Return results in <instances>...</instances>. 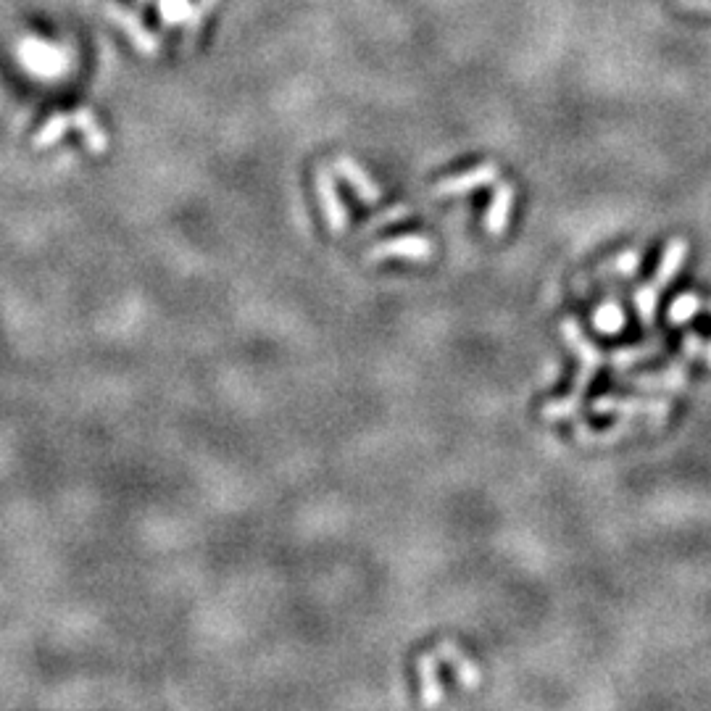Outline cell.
I'll return each mask as SVG.
<instances>
[{
    "label": "cell",
    "instance_id": "9",
    "mask_svg": "<svg viewBox=\"0 0 711 711\" xmlns=\"http://www.w3.org/2000/svg\"><path fill=\"white\" fill-rule=\"evenodd\" d=\"M438 656L443 661H448L453 667V672H456V680H459L461 688H480V669H477V664H474L469 656H464L459 651V648L453 646V643H440L438 646Z\"/></svg>",
    "mask_w": 711,
    "mask_h": 711
},
{
    "label": "cell",
    "instance_id": "4",
    "mask_svg": "<svg viewBox=\"0 0 711 711\" xmlns=\"http://www.w3.org/2000/svg\"><path fill=\"white\" fill-rule=\"evenodd\" d=\"M108 19L116 24V27L122 29L124 35L130 37V43L135 45L137 51L145 53V56H153V53H158V37L153 35L151 29L145 27L143 19L135 14V11H127V8L116 6V3H111L108 6Z\"/></svg>",
    "mask_w": 711,
    "mask_h": 711
},
{
    "label": "cell",
    "instance_id": "11",
    "mask_svg": "<svg viewBox=\"0 0 711 711\" xmlns=\"http://www.w3.org/2000/svg\"><path fill=\"white\" fill-rule=\"evenodd\" d=\"M74 119V130H79V135H82V140H85L87 151L95 153V156H101V153L108 151V135L98 127V122H95V116L90 108H77L72 114Z\"/></svg>",
    "mask_w": 711,
    "mask_h": 711
},
{
    "label": "cell",
    "instance_id": "3",
    "mask_svg": "<svg viewBox=\"0 0 711 711\" xmlns=\"http://www.w3.org/2000/svg\"><path fill=\"white\" fill-rule=\"evenodd\" d=\"M435 248L432 240L424 235H401L385 243L372 245V251H367V261H382V259H409V261H430Z\"/></svg>",
    "mask_w": 711,
    "mask_h": 711
},
{
    "label": "cell",
    "instance_id": "22",
    "mask_svg": "<svg viewBox=\"0 0 711 711\" xmlns=\"http://www.w3.org/2000/svg\"><path fill=\"white\" fill-rule=\"evenodd\" d=\"M137 3H151V0H137Z\"/></svg>",
    "mask_w": 711,
    "mask_h": 711
},
{
    "label": "cell",
    "instance_id": "8",
    "mask_svg": "<svg viewBox=\"0 0 711 711\" xmlns=\"http://www.w3.org/2000/svg\"><path fill=\"white\" fill-rule=\"evenodd\" d=\"M511 206H514V187L509 182H501L493 193V201H490L488 216H485V230L488 235L501 237L509 227V216H511Z\"/></svg>",
    "mask_w": 711,
    "mask_h": 711
},
{
    "label": "cell",
    "instance_id": "23",
    "mask_svg": "<svg viewBox=\"0 0 711 711\" xmlns=\"http://www.w3.org/2000/svg\"><path fill=\"white\" fill-rule=\"evenodd\" d=\"M709 367H711V348H709Z\"/></svg>",
    "mask_w": 711,
    "mask_h": 711
},
{
    "label": "cell",
    "instance_id": "5",
    "mask_svg": "<svg viewBox=\"0 0 711 711\" xmlns=\"http://www.w3.org/2000/svg\"><path fill=\"white\" fill-rule=\"evenodd\" d=\"M316 193H319V201H322V211L327 216V224H330L332 235H343L345 227H348V214H345V206L340 201L338 195V185L332 180L330 169H316Z\"/></svg>",
    "mask_w": 711,
    "mask_h": 711
},
{
    "label": "cell",
    "instance_id": "17",
    "mask_svg": "<svg viewBox=\"0 0 711 711\" xmlns=\"http://www.w3.org/2000/svg\"><path fill=\"white\" fill-rule=\"evenodd\" d=\"M698 309H701V301H698L696 295H680V298L672 303V309H669V319L675 324H683L688 322L690 316H696Z\"/></svg>",
    "mask_w": 711,
    "mask_h": 711
},
{
    "label": "cell",
    "instance_id": "18",
    "mask_svg": "<svg viewBox=\"0 0 711 711\" xmlns=\"http://www.w3.org/2000/svg\"><path fill=\"white\" fill-rule=\"evenodd\" d=\"M656 298H659V290L654 288V282H648V285H643V288L635 293V303H638L640 319H643L646 324H651V319H654Z\"/></svg>",
    "mask_w": 711,
    "mask_h": 711
},
{
    "label": "cell",
    "instance_id": "12",
    "mask_svg": "<svg viewBox=\"0 0 711 711\" xmlns=\"http://www.w3.org/2000/svg\"><path fill=\"white\" fill-rule=\"evenodd\" d=\"M685 253H688V243H685V240H672V243H669L667 253H664V259H661L659 274H656L654 280L656 290H661L664 285H669V282L675 280L677 272H680V266H683L685 261Z\"/></svg>",
    "mask_w": 711,
    "mask_h": 711
},
{
    "label": "cell",
    "instance_id": "10",
    "mask_svg": "<svg viewBox=\"0 0 711 711\" xmlns=\"http://www.w3.org/2000/svg\"><path fill=\"white\" fill-rule=\"evenodd\" d=\"M438 654H424L417 661L419 683H422V704L438 706L443 701V685L438 680Z\"/></svg>",
    "mask_w": 711,
    "mask_h": 711
},
{
    "label": "cell",
    "instance_id": "16",
    "mask_svg": "<svg viewBox=\"0 0 711 711\" xmlns=\"http://www.w3.org/2000/svg\"><path fill=\"white\" fill-rule=\"evenodd\" d=\"M216 3H219V0H198V3H193V11H190V16H187L185 22L187 40H193V37L198 35V29H201V24L206 22V16L214 11Z\"/></svg>",
    "mask_w": 711,
    "mask_h": 711
},
{
    "label": "cell",
    "instance_id": "7",
    "mask_svg": "<svg viewBox=\"0 0 711 711\" xmlns=\"http://www.w3.org/2000/svg\"><path fill=\"white\" fill-rule=\"evenodd\" d=\"M335 172L343 177L348 185L353 187V193L359 195L361 201L364 203H369V206H374V203L380 201L382 198V190H380V185L369 177L364 169H361L353 158H348V156H340V158H335Z\"/></svg>",
    "mask_w": 711,
    "mask_h": 711
},
{
    "label": "cell",
    "instance_id": "1",
    "mask_svg": "<svg viewBox=\"0 0 711 711\" xmlns=\"http://www.w3.org/2000/svg\"><path fill=\"white\" fill-rule=\"evenodd\" d=\"M16 56H19V64L29 74H35V77H61V74L69 72V64H72V51L69 48L45 43V40L35 35H27L19 40Z\"/></svg>",
    "mask_w": 711,
    "mask_h": 711
},
{
    "label": "cell",
    "instance_id": "13",
    "mask_svg": "<svg viewBox=\"0 0 711 711\" xmlns=\"http://www.w3.org/2000/svg\"><path fill=\"white\" fill-rule=\"evenodd\" d=\"M74 127V119L72 114H53L48 122L40 127V130L35 132V137H32V145H35L37 151H43V148H51V145H56L61 137L66 135V132Z\"/></svg>",
    "mask_w": 711,
    "mask_h": 711
},
{
    "label": "cell",
    "instance_id": "6",
    "mask_svg": "<svg viewBox=\"0 0 711 711\" xmlns=\"http://www.w3.org/2000/svg\"><path fill=\"white\" fill-rule=\"evenodd\" d=\"M498 180V166L493 161H485L477 169H469L464 174H456V177H446L435 185V195H464L472 193L477 187H485L490 182Z\"/></svg>",
    "mask_w": 711,
    "mask_h": 711
},
{
    "label": "cell",
    "instance_id": "2",
    "mask_svg": "<svg viewBox=\"0 0 711 711\" xmlns=\"http://www.w3.org/2000/svg\"><path fill=\"white\" fill-rule=\"evenodd\" d=\"M564 338H567L569 343L577 345V351H580V359H582V369H580V377H577L575 393L569 395L567 401L548 403L546 409H543V417L546 419H564V417H569V414H575V411L580 409L582 393H585L588 382L593 380V374H596L598 364H601V356H598L596 345H590L588 340L580 338V330H577V324L572 322V319H569V322H564Z\"/></svg>",
    "mask_w": 711,
    "mask_h": 711
},
{
    "label": "cell",
    "instance_id": "15",
    "mask_svg": "<svg viewBox=\"0 0 711 711\" xmlns=\"http://www.w3.org/2000/svg\"><path fill=\"white\" fill-rule=\"evenodd\" d=\"M593 324H596L604 335H617V332L625 327V314H622L617 303L606 301L598 306L596 316H593Z\"/></svg>",
    "mask_w": 711,
    "mask_h": 711
},
{
    "label": "cell",
    "instance_id": "21",
    "mask_svg": "<svg viewBox=\"0 0 711 711\" xmlns=\"http://www.w3.org/2000/svg\"><path fill=\"white\" fill-rule=\"evenodd\" d=\"M685 11H711V0H675Z\"/></svg>",
    "mask_w": 711,
    "mask_h": 711
},
{
    "label": "cell",
    "instance_id": "14",
    "mask_svg": "<svg viewBox=\"0 0 711 711\" xmlns=\"http://www.w3.org/2000/svg\"><path fill=\"white\" fill-rule=\"evenodd\" d=\"M190 11H193L190 0H158V19H161L166 29L185 24Z\"/></svg>",
    "mask_w": 711,
    "mask_h": 711
},
{
    "label": "cell",
    "instance_id": "20",
    "mask_svg": "<svg viewBox=\"0 0 711 711\" xmlns=\"http://www.w3.org/2000/svg\"><path fill=\"white\" fill-rule=\"evenodd\" d=\"M638 264H640L638 253H625V256L619 259V272H622V274H635V272H638Z\"/></svg>",
    "mask_w": 711,
    "mask_h": 711
},
{
    "label": "cell",
    "instance_id": "19",
    "mask_svg": "<svg viewBox=\"0 0 711 711\" xmlns=\"http://www.w3.org/2000/svg\"><path fill=\"white\" fill-rule=\"evenodd\" d=\"M411 214L409 206H393L390 211H385V214H377L372 216L367 224H364V230H361V235H369V232L374 230H382V227H388V224L393 222H401V219H406V216Z\"/></svg>",
    "mask_w": 711,
    "mask_h": 711
}]
</instances>
